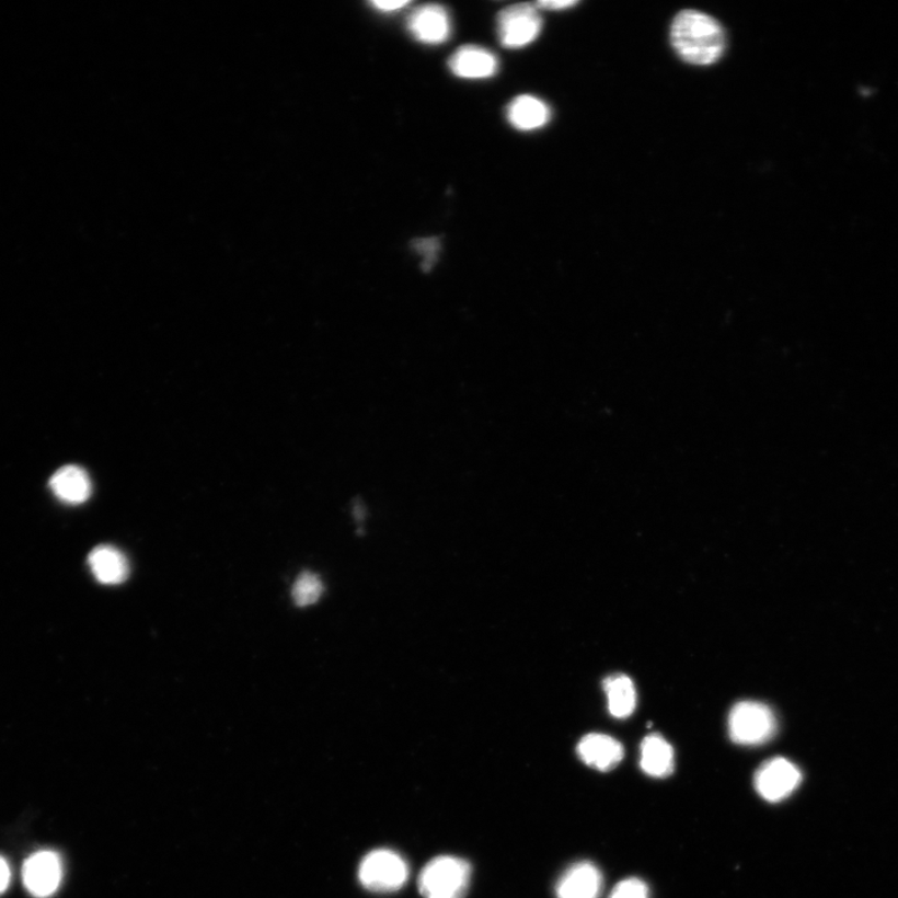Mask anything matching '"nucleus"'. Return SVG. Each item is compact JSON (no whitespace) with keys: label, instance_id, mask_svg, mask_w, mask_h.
<instances>
[{"label":"nucleus","instance_id":"nucleus-1","mask_svg":"<svg viewBox=\"0 0 898 898\" xmlns=\"http://www.w3.org/2000/svg\"><path fill=\"white\" fill-rule=\"evenodd\" d=\"M671 43L679 56L690 65H713L725 49L721 24L696 11L681 12L671 26Z\"/></svg>","mask_w":898,"mask_h":898},{"label":"nucleus","instance_id":"nucleus-2","mask_svg":"<svg viewBox=\"0 0 898 898\" xmlns=\"http://www.w3.org/2000/svg\"><path fill=\"white\" fill-rule=\"evenodd\" d=\"M472 866L456 856H438L421 871L418 891L425 898H464L469 894Z\"/></svg>","mask_w":898,"mask_h":898},{"label":"nucleus","instance_id":"nucleus-3","mask_svg":"<svg viewBox=\"0 0 898 898\" xmlns=\"http://www.w3.org/2000/svg\"><path fill=\"white\" fill-rule=\"evenodd\" d=\"M410 876L407 862L400 853L388 849L373 850L364 857L358 868L359 883L366 890L391 894L401 890Z\"/></svg>","mask_w":898,"mask_h":898},{"label":"nucleus","instance_id":"nucleus-4","mask_svg":"<svg viewBox=\"0 0 898 898\" xmlns=\"http://www.w3.org/2000/svg\"><path fill=\"white\" fill-rule=\"evenodd\" d=\"M776 732V716L765 704L740 702L732 709L729 735L735 744L758 747L774 738Z\"/></svg>","mask_w":898,"mask_h":898},{"label":"nucleus","instance_id":"nucleus-5","mask_svg":"<svg viewBox=\"0 0 898 898\" xmlns=\"http://www.w3.org/2000/svg\"><path fill=\"white\" fill-rule=\"evenodd\" d=\"M498 37L503 47L525 48L541 34L542 18L536 4L509 5L498 14Z\"/></svg>","mask_w":898,"mask_h":898},{"label":"nucleus","instance_id":"nucleus-6","mask_svg":"<svg viewBox=\"0 0 898 898\" xmlns=\"http://www.w3.org/2000/svg\"><path fill=\"white\" fill-rule=\"evenodd\" d=\"M803 780L802 771L784 758H775L762 763L753 778L758 794L769 803L775 804L792 796Z\"/></svg>","mask_w":898,"mask_h":898},{"label":"nucleus","instance_id":"nucleus-7","mask_svg":"<svg viewBox=\"0 0 898 898\" xmlns=\"http://www.w3.org/2000/svg\"><path fill=\"white\" fill-rule=\"evenodd\" d=\"M61 861L56 852L39 851L25 861L23 882L34 897H50L60 886Z\"/></svg>","mask_w":898,"mask_h":898},{"label":"nucleus","instance_id":"nucleus-8","mask_svg":"<svg viewBox=\"0 0 898 898\" xmlns=\"http://www.w3.org/2000/svg\"><path fill=\"white\" fill-rule=\"evenodd\" d=\"M407 28L416 41L437 45L445 43L451 35V20L442 5L426 4L411 13Z\"/></svg>","mask_w":898,"mask_h":898},{"label":"nucleus","instance_id":"nucleus-9","mask_svg":"<svg viewBox=\"0 0 898 898\" xmlns=\"http://www.w3.org/2000/svg\"><path fill=\"white\" fill-rule=\"evenodd\" d=\"M603 890V875L591 862L571 866L555 886L556 898H598Z\"/></svg>","mask_w":898,"mask_h":898},{"label":"nucleus","instance_id":"nucleus-10","mask_svg":"<svg viewBox=\"0 0 898 898\" xmlns=\"http://www.w3.org/2000/svg\"><path fill=\"white\" fill-rule=\"evenodd\" d=\"M448 67L462 79H488L498 73V58L477 45H464L449 58Z\"/></svg>","mask_w":898,"mask_h":898},{"label":"nucleus","instance_id":"nucleus-11","mask_svg":"<svg viewBox=\"0 0 898 898\" xmlns=\"http://www.w3.org/2000/svg\"><path fill=\"white\" fill-rule=\"evenodd\" d=\"M577 751L584 763L599 771L615 769L624 758L623 745L606 734L584 736Z\"/></svg>","mask_w":898,"mask_h":898},{"label":"nucleus","instance_id":"nucleus-12","mask_svg":"<svg viewBox=\"0 0 898 898\" xmlns=\"http://www.w3.org/2000/svg\"><path fill=\"white\" fill-rule=\"evenodd\" d=\"M49 486L54 496L71 506L83 505L92 496V481L78 465L62 467L53 474Z\"/></svg>","mask_w":898,"mask_h":898},{"label":"nucleus","instance_id":"nucleus-13","mask_svg":"<svg viewBox=\"0 0 898 898\" xmlns=\"http://www.w3.org/2000/svg\"><path fill=\"white\" fill-rule=\"evenodd\" d=\"M93 576L105 586H118L129 577V562L112 545H99L89 555Z\"/></svg>","mask_w":898,"mask_h":898},{"label":"nucleus","instance_id":"nucleus-14","mask_svg":"<svg viewBox=\"0 0 898 898\" xmlns=\"http://www.w3.org/2000/svg\"><path fill=\"white\" fill-rule=\"evenodd\" d=\"M507 118L517 130L541 129L551 119L548 105L532 95H519L507 107Z\"/></svg>","mask_w":898,"mask_h":898},{"label":"nucleus","instance_id":"nucleus-15","mask_svg":"<svg viewBox=\"0 0 898 898\" xmlns=\"http://www.w3.org/2000/svg\"><path fill=\"white\" fill-rule=\"evenodd\" d=\"M641 768L652 778H668L676 768L671 745L659 734L646 736L642 742Z\"/></svg>","mask_w":898,"mask_h":898},{"label":"nucleus","instance_id":"nucleus-16","mask_svg":"<svg viewBox=\"0 0 898 898\" xmlns=\"http://www.w3.org/2000/svg\"><path fill=\"white\" fill-rule=\"evenodd\" d=\"M608 699L609 713L614 717L631 716L636 707V690L634 682L624 674H615L603 682Z\"/></svg>","mask_w":898,"mask_h":898},{"label":"nucleus","instance_id":"nucleus-17","mask_svg":"<svg viewBox=\"0 0 898 898\" xmlns=\"http://www.w3.org/2000/svg\"><path fill=\"white\" fill-rule=\"evenodd\" d=\"M322 592L323 584L316 574L304 572L293 584L292 599L298 607H309L319 601Z\"/></svg>","mask_w":898,"mask_h":898},{"label":"nucleus","instance_id":"nucleus-18","mask_svg":"<svg viewBox=\"0 0 898 898\" xmlns=\"http://www.w3.org/2000/svg\"><path fill=\"white\" fill-rule=\"evenodd\" d=\"M609 898H649V887L640 878H626L613 888Z\"/></svg>","mask_w":898,"mask_h":898},{"label":"nucleus","instance_id":"nucleus-19","mask_svg":"<svg viewBox=\"0 0 898 898\" xmlns=\"http://www.w3.org/2000/svg\"><path fill=\"white\" fill-rule=\"evenodd\" d=\"M577 4L578 2H576V0H543V2L536 3V7L543 9V11H562V9L572 8Z\"/></svg>","mask_w":898,"mask_h":898},{"label":"nucleus","instance_id":"nucleus-20","mask_svg":"<svg viewBox=\"0 0 898 898\" xmlns=\"http://www.w3.org/2000/svg\"><path fill=\"white\" fill-rule=\"evenodd\" d=\"M417 249L425 250L424 253L426 254V267L430 268L436 258L438 242L435 239L421 240L418 241Z\"/></svg>","mask_w":898,"mask_h":898},{"label":"nucleus","instance_id":"nucleus-21","mask_svg":"<svg viewBox=\"0 0 898 898\" xmlns=\"http://www.w3.org/2000/svg\"><path fill=\"white\" fill-rule=\"evenodd\" d=\"M371 5L377 9V11L381 12H396L400 9L410 5V2L406 0H392V2H380V0H376V2H371Z\"/></svg>","mask_w":898,"mask_h":898},{"label":"nucleus","instance_id":"nucleus-22","mask_svg":"<svg viewBox=\"0 0 898 898\" xmlns=\"http://www.w3.org/2000/svg\"><path fill=\"white\" fill-rule=\"evenodd\" d=\"M9 884H11V868H9L8 862L0 857V894H3Z\"/></svg>","mask_w":898,"mask_h":898}]
</instances>
